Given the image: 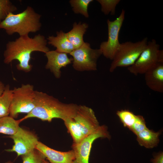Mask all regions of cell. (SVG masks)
I'll list each match as a JSON object with an SVG mask.
<instances>
[{
  "mask_svg": "<svg viewBox=\"0 0 163 163\" xmlns=\"http://www.w3.org/2000/svg\"><path fill=\"white\" fill-rule=\"evenodd\" d=\"M47 44V40L40 34L33 37H30L29 35L19 36L6 44L4 53V62L9 64L17 60L19 62L16 65L17 69L25 72H29L32 68V65L30 63L31 53L38 51L45 53L50 50Z\"/></svg>",
  "mask_w": 163,
  "mask_h": 163,
  "instance_id": "cell-1",
  "label": "cell"
},
{
  "mask_svg": "<svg viewBox=\"0 0 163 163\" xmlns=\"http://www.w3.org/2000/svg\"><path fill=\"white\" fill-rule=\"evenodd\" d=\"M35 106L33 110L23 118L35 117L43 121L50 122L54 118L63 120L73 117L79 105L63 103L53 96L41 91H35Z\"/></svg>",
  "mask_w": 163,
  "mask_h": 163,
  "instance_id": "cell-2",
  "label": "cell"
},
{
  "mask_svg": "<svg viewBox=\"0 0 163 163\" xmlns=\"http://www.w3.org/2000/svg\"><path fill=\"white\" fill-rule=\"evenodd\" d=\"M41 15L31 7L28 6L23 11L17 14L10 13L0 23V29H4L8 35L17 33L20 36L36 33L41 27Z\"/></svg>",
  "mask_w": 163,
  "mask_h": 163,
  "instance_id": "cell-3",
  "label": "cell"
},
{
  "mask_svg": "<svg viewBox=\"0 0 163 163\" xmlns=\"http://www.w3.org/2000/svg\"><path fill=\"white\" fill-rule=\"evenodd\" d=\"M64 122L72 137L73 144L78 143L100 126L93 110L85 105H79L75 116Z\"/></svg>",
  "mask_w": 163,
  "mask_h": 163,
  "instance_id": "cell-4",
  "label": "cell"
},
{
  "mask_svg": "<svg viewBox=\"0 0 163 163\" xmlns=\"http://www.w3.org/2000/svg\"><path fill=\"white\" fill-rule=\"evenodd\" d=\"M148 38L136 42L127 41L120 43L111 64L109 71L113 72L119 67H128L133 65L146 47Z\"/></svg>",
  "mask_w": 163,
  "mask_h": 163,
  "instance_id": "cell-5",
  "label": "cell"
},
{
  "mask_svg": "<svg viewBox=\"0 0 163 163\" xmlns=\"http://www.w3.org/2000/svg\"><path fill=\"white\" fill-rule=\"evenodd\" d=\"M13 90L9 116L17 118L20 113L30 112L35 106V91L32 85L22 84Z\"/></svg>",
  "mask_w": 163,
  "mask_h": 163,
  "instance_id": "cell-6",
  "label": "cell"
},
{
  "mask_svg": "<svg viewBox=\"0 0 163 163\" xmlns=\"http://www.w3.org/2000/svg\"><path fill=\"white\" fill-rule=\"evenodd\" d=\"M163 62V51L156 40L148 41L145 48L135 62L128 67V70L135 75L144 74L157 63Z\"/></svg>",
  "mask_w": 163,
  "mask_h": 163,
  "instance_id": "cell-7",
  "label": "cell"
},
{
  "mask_svg": "<svg viewBox=\"0 0 163 163\" xmlns=\"http://www.w3.org/2000/svg\"><path fill=\"white\" fill-rule=\"evenodd\" d=\"M73 58V67L79 71H94L97 69V61L102 55L100 50L93 49L90 44L84 42L69 54Z\"/></svg>",
  "mask_w": 163,
  "mask_h": 163,
  "instance_id": "cell-8",
  "label": "cell"
},
{
  "mask_svg": "<svg viewBox=\"0 0 163 163\" xmlns=\"http://www.w3.org/2000/svg\"><path fill=\"white\" fill-rule=\"evenodd\" d=\"M125 11L122 9L119 16L115 20L107 21L108 37L106 41L101 43L99 49L106 58L112 60L120 43L119 39L120 30L125 19Z\"/></svg>",
  "mask_w": 163,
  "mask_h": 163,
  "instance_id": "cell-9",
  "label": "cell"
},
{
  "mask_svg": "<svg viewBox=\"0 0 163 163\" xmlns=\"http://www.w3.org/2000/svg\"><path fill=\"white\" fill-rule=\"evenodd\" d=\"M99 138L109 139L110 135L105 125L100 126L95 132L87 136L79 143L73 144L72 149L75 154L73 163H89V158L92 144Z\"/></svg>",
  "mask_w": 163,
  "mask_h": 163,
  "instance_id": "cell-10",
  "label": "cell"
},
{
  "mask_svg": "<svg viewBox=\"0 0 163 163\" xmlns=\"http://www.w3.org/2000/svg\"><path fill=\"white\" fill-rule=\"evenodd\" d=\"M9 137L13 140L14 145L11 149L6 151L14 152L18 156L25 154L35 149L38 142L36 135L20 127L15 134Z\"/></svg>",
  "mask_w": 163,
  "mask_h": 163,
  "instance_id": "cell-11",
  "label": "cell"
},
{
  "mask_svg": "<svg viewBox=\"0 0 163 163\" xmlns=\"http://www.w3.org/2000/svg\"><path fill=\"white\" fill-rule=\"evenodd\" d=\"M47 61L45 68L49 69L56 78L61 75V69L70 64L72 58H69L67 54L58 52L55 50H49L45 53Z\"/></svg>",
  "mask_w": 163,
  "mask_h": 163,
  "instance_id": "cell-12",
  "label": "cell"
},
{
  "mask_svg": "<svg viewBox=\"0 0 163 163\" xmlns=\"http://www.w3.org/2000/svg\"><path fill=\"white\" fill-rule=\"evenodd\" d=\"M36 149L42 152L50 163H73L74 150L60 152L51 149L38 141Z\"/></svg>",
  "mask_w": 163,
  "mask_h": 163,
  "instance_id": "cell-13",
  "label": "cell"
},
{
  "mask_svg": "<svg viewBox=\"0 0 163 163\" xmlns=\"http://www.w3.org/2000/svg\"><path fill=\"white\" fill-rule=\"evenodd\" d=\"M147 86L157 92H163V62H159L151 68L145 74Z\"/></svg>",
  "mask_w": 163,
  "mask_h": 163,
  "instance_id": "cell-14",
  "label": "cell"
},
{
  "mask_svg": "<svg viewBox=\"0 0 163 163\" xmlns=\"http://www.w3.org/2000/svg\"><path fill=\"white\" fill-rule=\"evenodd\" d=\"M48 43L56 48L59 52L70 54L75 49L69 40L66 33L62 30L56 32V36H49L47 38Z\"/></svg>",
  "mask_w": 163,
  "mask_h": 163,
  "instance_id": "cell-15",
  "label": "cell"
},
{
  "mask_svg": "<svg viewBox=\"0 0 163 163\" xmlns=\"http://www.w3.org/2000/svg\"><path fill=\"white\" fill-rule=\"evenodd\" d=\"M88 27V25L86 23L75 22L72 29L66 33L69 40L75 49L80 47L85 42L83 36Z\"/></svg>",
  "mask_w": 163,
  "mask_h": 163,
  "instance_id": "cell-16",
  "label": "cell"
},
{
  "mask_svg": "<svg viewBox=\"0 0 163 163\" xmlns=\"http://www.w3.org/2000/svg\"><path fill=\"white\" fill-rule=\"evenodd\" d=\"M160 134V132H155L147 128L136 136L140 145L150 149L157 146L159 141Z\"/></svg>",
  "mask_w": 163,
  "mask_h": 163,
  "instance_id": "cell-17",
  "label": "cell"
},
{
  "mask_svg": "<svg viewBox=\"0 0 163 163\" xmlns=\"http://www.w3.org/2000/svg\"><path fill=\"white\" fill-rule=\"evenodd\" d=\"M24 120L22 118L16 120L10 116L0 118V133L11 136L18 130L19 124Z\"/></svg>",
  "mask_w": 163,
  "mask_h": 163,
  "instance_id": "cell-18",
  "label": "cell"
},
{
  "mask_svg": "<svg viewBox=\"0 0 163 163\" xmlns=\"http://www.w3.org/2000/svg\"><path fill=\"white\" fill-rule=\"evenodd\" d=\"M12 93L13 90L10 89L9 85H7L3 93L0 96V118L9 115Z\"/></svg>",
  "mask_w": 163,
  "mask_h": 163,
  "instance_id": "cell-19",
  "label": "cell"
},
{
  "mask_svg": "<svg viewBox=\"0 0 163 163\" xmlns=\"http://www.w3.org/2000/svg\"><path fill=\"white\" fill-rule=\"evenodd\" d=\"M93 1V0H70L69 2L75 13L81 14L85 17L88 18L89 17L88 7L89 4Z\"/></svg>",
  "mask_w": 163,
  "mask_h": 163,
  "instance_id": "cell-20",
  "label": "cell"
},
{
  "mask_svg": "<svg viewBox=\"0 0 163 163\" xmlns=\"http://www.w3.org/2000/svg\"><path fill=\"white\" fill-rule=\"evenodd\" d=\"M116 114L124 126L130 130L135 121L136 115L126 110H118Z\"/></svg>",
  "mask_w": 163,
  "mask_h": 163,
  "instance_id": "cell-21",
  "label": "cell"
},
{
  "mask_svg": "<svg viewBox=\"0 0 163 163\" xmlns=\"http://www.w3.org/2000/svg\"><path fill=\"white\" fill-rule=\"evenodd\" d=\"M21 156L23 163H43L46 159L44 155L36 149Z\"/></svg>",
  "mask_w": 163,
  "mask_h": 163,
  "instance_id": "cell-22",
  "label": "cell"
},
{
  "mask_svg": "<svg viewBox=\"0 0 163 163\" xmlns=\"http://www.w3.org/2000/svg\"><path fill=\"white\" fill-rule=\"evenodd\" d=\"M17 8L9 0H0V23L10 13L16 11Z\"/></svg>",
  "mask_w": 163,
  "mask_h": 163,
  "instance_id": "cell-23",
  "label": "cell"
},
{
  "mask_svg": "<svg viewBox=\"0 0 163 163\" xmlns=\"http://www.w3.org/2000/svg\"><path fill=\"white\" fill-rule=\"evenodd\" d=\"M101 5V11L105 15L110 13L114 15L116 6L120 2V0H97Z\"/></svg>",
  "mask_w": 163,
  "mask_h": 163,
  "instance_id": "cell-24",
  "label": "cell"
},
{
  "mask_svg": "<svg viewBox=\"0 0 163 163\" xmlns=\"http://www.w3.org/2000/svg\"><path fill=\"white\" fill-rule=\"evenodd\" d=\"M147 128L145 120L143 116L136 115L135 121L130 130L136 135Z\"/></svg>",
  "mask_w": 163,
  "mask_h": 163,
  "instance_id": "cell-25",
  "label": "cell"
},
{
  "mask_svg": "<svg viewBox=\"0 0 163 163\" xmlns=\"http://www.w3.org/2000/svg\"><path fill=\"white\" fill-rule=\"evenodd\" d=\"M152 163H163V153L160 152L156 155L151 159Z\"/></svg>",
  "mask_w": 163,
  "mask_h": 163,
  "instance_id": "cell-26",
  "label": "cell"
},
{
  "mask_svg": "<svg viewBox=\"0 0 163 163\" xmlns=\"http://www.w3.org/2000/svg\"><path fill=\"white\" fill-rule=\"evenodd\" d=\"M5 86L4 84L0 81V96L3 93L5 88Z\"/></svg>",
  "mask_w": 163,
  "mask_h": 163,
  "instance_id": "cell-27",
  "label": "cell"
},
{
  "mask_svg": "<svg viewBox=\"0 0 163 163\" xmlns=\"http://www.w3.org/2000/svg\"><path fill=\"white\" fill-rule=\"evenodd\" d=\"M43 163H49V162H48L47 161H46L45 159L44 160V161H43Z\"/></svg>",
  "mask_w": 163,
  "mask_h": 163,
  "instance_id": "cell-28",
  "label": "cell"
},
{
  "mask_svg": "<svg viewBox=\"0 0 163 163\" xmlns=\"http://www.w3.org/2000/svg\"><path fill=\"white\" fill-rule=\"evenodd\" d=\"M5 163H12V162L11 161H8L6 162Z\"/></svg>",
  "mask_w": 163,
  "mask_h": 163,
  "instance_id": "cell-29",
  "label": "cell"
}]
</instances>
